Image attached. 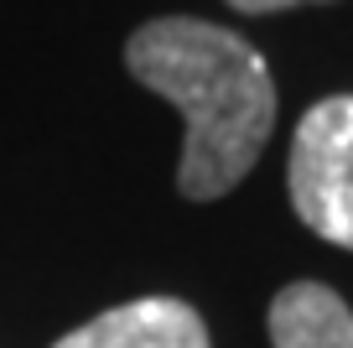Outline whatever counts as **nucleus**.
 I'll return each instance as SVG.
<instances>
[{"mask_svg":"<svg viewBox=\"0 0 353 348\" xmlns=\"http://www.w3.org/2000/svg\"><path fill=\"white\" fill-rule=\"evenodd\" d=\"M125 68L176 104L188 125L176 162L182 197L213 203L250 177L276 125V84L239 32L198 16H161L125 42Z\"/></svg>","mask_w":353,"mask_h":348,"instance_id":"nucleus-1","label":"nucleus"},{"mask_svg":"<svg viewBox=\"0 0 353 348\" xmlns=\"http://www.w3.org/2000/svg\"><path fill=\"white\" fill-rule=\"evenodd\" d=\"M286 187L296 218L317 240L353 250V94H332L301 115Z\"/></svg>","mask_w":353,"mask_h":348,"instance_id":"nucleus-2","label":"nucleus"},{"mask_svg":"<svg viewBox=\"0 0 353 348\" xmlns=\"http://www.w3.org/2000/svg\"><path fill=\"white\" fill-rule=\"evenodd\" d=\"M52 348H213L203 317L176 296H141L88 317Z\"/></svg>","mask_w":353,"mask_h":348,"instance_id":"nucleus-3","label":"nucleus"},{"mask_svg":"<svg viewBox=\"0 0 353 348\" xmlns=\"http://www.w3.org/2000/svg\"><path fill=\"white\" fill-rule=\"evenodd\" d=\"M276 348H353V307L322 281H291L270 302Z\"/></svg>","mask_w":353,"mask_h":348,"instance_id":"nucleus-4","label":"nucleus"},{"mask_svg":"<svg viewBox=\"0 0 353 348\" xmlns=\"http://www.w3.org/2000/svg\"><path fill=\"white\" fill-rule=\"evenodd\" d=\"M239 16H270V11H291V6H322V0H229Z\"/></svg>","mask_w":353,"mask_h":348,"instance_id":"nucleus-5","label":"nucleus"}]
</instances>
